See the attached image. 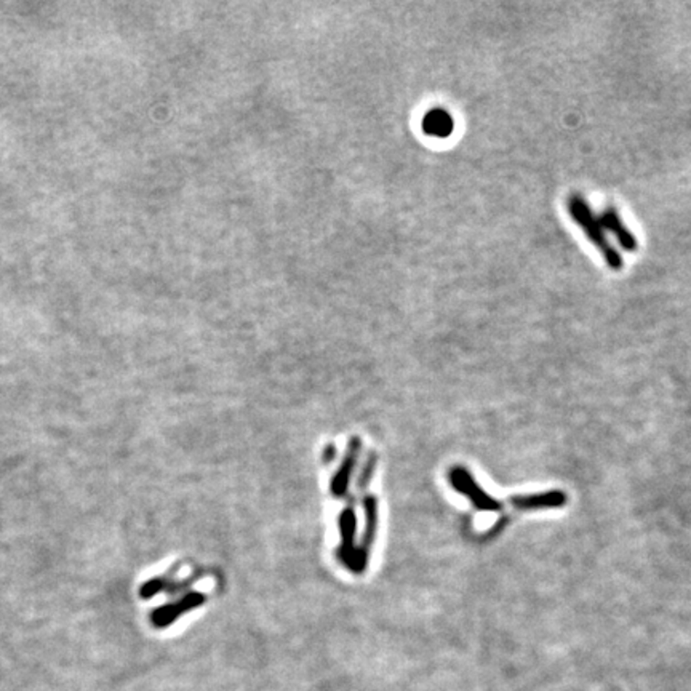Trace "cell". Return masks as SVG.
Wrapping results in <instances>:
<instances>
[{
  "label": "cell",
  "instance_id": "cell-5",
  "mask_svg": "<svg viewBox=\"0 0 691 691\" xmlns=\"http://www.w3.org/2000/svg\"><path fill=\"white\" fill-rule=\"evenodd\" d=\"M194 601H201V597H189L186 601L180 602V603H176V605H168V607L157 610L154 616H152V623H154L157 627H165L168 626V624H172V623H173L178 616H182L186 610L201 603V602Z\"/></svg>",
  "mask_w": 691,
  "mask_h": 691
},
{
  "label": "cell",
  "instance_id": "cell-1",
  "mask_svg": "<svg viewBox=\"0 0 691 691\" xmlns=\"http://www.w3.org/2000/svg\"><path fill=\"white\" fill-rule=\"evenodd\" d=\"M567 208H569L571 220L581 227L582 233L588 237L589 242L595 246V250L601 253L602 258L607 263L608 267L612 271H621L623 266H624L623 257L610 244L599 216L592 212L588 201L582 195L571 194L567 201Z\"/></svg>",
  "mask_w": 691,
  "mask_h": 691
},
{
  "label": "cell",
  "instance_id": "cell-6",
  "mask_svg": "<svg viewBox=\"0 0 691 691\" xmlns=\"http://www.w3.org/2000/svg\"><path fill=\"white\" fill-rule=\"evenodd\" d=\"M452 127V119L446 116L445 112H440V110L429 114V117L426 119V130L434 133V135L444 136L446 133L450 135Z\"/></svg>",
  "mask_w": 691,
  "mask_h": 691
},
{
  "label": "cell",
  "instance_id": "cell-4",
  "mask_svg": "<svg viewBox=\"0 0 691 691\" xmlns=\"http://www.w3.org/2000/svg\"><path fill=\"white\" fill-rule=\"evenodd\" d=\"M453 484L456 485V488L461 491H465L466 495H469L472 499V503L476 504L477 508L485 510H497L499 509V503L495 501L493 497H488L487 493L480 490L477 485L474 484V480L469 477V474L466 471L453 472Z\"/></svg>",
  "mask_w": 691,
  "mask_h": 691
},
{
  "label": "cell",
  "instance_id": "cell-2",
  "mask_svg": "<svg viewBox=\"0 0 691 691\" xmlns=\"http://www.w3.org/2000/svg\"><path fill=\"white\" fill-rule=\"evenodd\" d=\"M599 220H601L603 229H607L610 233L613 234L614 239L618 240L621 248H624L626 252H635L639 248V242L637 237L631 233V229L624 225V221L621 220L618 210L613 207H607L601 215H599Z\"/></svg>",
  "mask_w": 691,
  "mask_h": 691
},
{
  "label": "cell",
  "instance_id": "cell-3",
  "mask_svg": "<svg viewBox=\"0 0 691 691\" xmlns=\"http://www.w3.org/2000/svg\"><path fill=\"white\" fill-rule=\"evenodd\" d=\"M510 503L518 509H556L567 503V495L560 490L544 491L529 497H510Z\"/></svg>",
  "mask_w": 691,
  "mask_h": 691
}]
</instances>
